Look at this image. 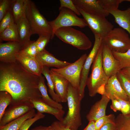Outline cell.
<instances>
[{
  "label": "cell",
  "instance_id": "9a60e30c",
  "mask_svg": "<svg viewBox=\"0 0 130 130\" xmlns=\"http://www.w3.org/2000/svg\"><path fill=\"white\" fill-rule=\"evenodd\" d=\"M22 47L19 42L0 43V62L10 63L16 61V55L21 51Z\"/></svg>",
  "mask_w": 130,
  "mask_h": 130
},
{
  "label": "cell",
  "instance_id": "30bf717a",
  "mask_svg": "<svg viewBox=\"0 0 130 130\" xmlns=\"http://www.w3.org/2000/svg\"><path fill=\"white\" fill-rule=\"evenodd\" d=\"M95 41L92 49L87 56L81 70L80 80L79 96L81 100L84 96V90L88 77L90 67L102 43V39L98 35H94Z\"/></svg>",
  "mask_w": 130,
  "mask_h": 130
},
{
  "label": "cell",
  "instance_id": "d6986e66",
  "mask_svg": "<svg viewBox=\"0 0 130 130\" xmlns=\"http://www.w3.org/2000/svg\"><path fill=\"white\" fill-rule=\"evenodd\" d=\"M34 108L41 113H46L54 116L59 121L62 122L65 113L63 109L53 107L45 102L42 98L30 100Z\"/></svg>",
  "mask_w": 130,
  "mask_h": 130
},
{
  "label": "cell",
  "instance_id": "ab89813d",
  "mask_svg": "<svg viewBox=\"0 0 130 130\" xmlns=\"http://www.w3.org/2000/svg\"><path fill=\"white\" fill-rule=\"evenodd\" d=\"M11 0H0V21L10 9Z\"/></svg>",
  "mask_w": 130,
  "mask_h": 130
},
{
  "label": "cell",
  "instance_id": "7bdbcfd3",
  "mask_svg": "<svg viewBox=\"0 0 130 130\" xmlns=\"http://www.w3.org/2000/svg\"><path fill=\"white\" fill-rule=\"evenodd\" d=\"M100 130H117L115 124L108 123L104 125Z\"/></svg>",
  "mask_w": 130,
  "mask_h": 130
},
{
  "label": "cell",
  "instance_id": "cb8c5ba5",
  "mask_svg": "<svg viewBox=\"0 0 130 130\" xmlns=\"http://www.w3.org/2000/svg\"><path fill=\"white\" fill-rule=\"evenodd\" d=\"M34 108L23 116L2 126L0 130H18L23 123L26 120L32 118L36 115Z\"/></svg>",
  "mask_w": 130,
  "mask_h": 130
},
{
  "label": "cell",
  "instance_id": "4dcf8cb0",
  "mask_svg": "<svg viewBox=\"0 0 130 130\" xmlns=\"http://www.w3.org/2000/svg\"><path fill=\"white\" fill-rule=\"evenodd\" d=\"M115 123L117 130H130V115L119 114L115 118Z\"/></svg>",
  "mask_w": 130,
  "mask_h": 130
},
{
  "label": "cell",
  "instance_id": "ee69618b",
  "mask_svg": "<svg viewBox=\"0 0 130 130\" xmlns=\"http://www.w3.org/2000/svg\"><path fill=\"white\" fill-rule=\"evenodd\" d=\"M95 122L94 121L89 122L88 125L85 128V130H96Z\"/></svg>",
  "mask_w": 130,
  "mask_h": 130
},
{
  "label": "cell",
  "instance_id": "f35d334b",
  "mask_svg": "<svg viewBox=\"0 0 130 130\" xmlns=\"http://www.w3.org/2000/svg\"><path fill=\"white\" fill-rule=\"evenodd\" d=\"M120 103L121 105V112L122 114L124 116L130 115V102L121 99L117 97H115Z\"/></svg>",
  "mask_w": 130,
  "mask_h": 130
},
{
  "label": "cell",
  "instance_id": "52a82bcc",
  "mask_svg": "<svg viewBox=\"0 0 130 130\" xmlns=\"http://www.w3.org/2000/svg\"><path fill=\"white\" fill-rule=\"evenodd\" d=\"M59 11V14L55 19L48 21L52 32L51 39L53 38L56 30L61 28L77 26L83 28L87 26L84 18L79 17L75 13L70 9L63 8Z\"/></svg>",
  "mask_w": 130,
  "mask_h": 130
},
{
  "label": "cell",
  "instance_id": "2e32d148",
  "mask_svg": "<svg viewBox=\"0 0 130 130\" xmlns=\"http://www.w3.org/2000/svg\"><path fill=\"white\" fill-rule=\"evenodd\" d=\"M110 99L116 98L115 97L128 101L129 98L123 89L116 74L110 77L104 87V93Z\"/></svg>",
  "mask_w": 130,
  "mask_h": 130
},
{
  "label": "cell",
  "instance_id": "e575fe53",
  "mask_svg": "<svg viewBox=\"0 0 130 130\" xmlns=\"http://www.w3.org/2000/svg\"><path fill=\"white\" fill-rule=\"evenodd\" d=\"M115 117L114 114L106 115L98 119L95 122L96 130H100L104 125L108 123L115 124Z\"/></svg>",
  "mask_w": 130,
  "mask_h": 130
},
{
  "label": "cell",
  "instance_id": "60d3db41",
  "mask_svg": "<svg viewBox=\"0 0 130 130\" xmlns=\"http://www.w3.org/2000/svg\"><path fill=\"white\" fill-rule=\"evenodd\" d=\"M51 125L54 130H71L69 128L64 125L59 121L53 122Z\"/></svg>",
  "mask_w": 130,
  "mask_h": 130
},
{
  "label": "cell",
  "instance_id": "4fadbf2b",
  "mask_svg": "<svg viewBox=\"0 0 130 130\" xmlns=\"http://www.w3.org/2000/svg\"><path fill=\"white\" fill-rule=\"evenodd\" d=\"M78 8L91 15L106 17L110 14L102 6L98 0H72Z\"/></svg>",
  "mask_w": 130,
  "mask_h": 130
},
{
  "label": "cell",
  "instance_id": "603a6c76",
  "mask_svg": "<svg viewBox=\"0 0 130 130\" xmlns=\"http://www.w3.org/2000/svg\"><path fill=\"white\" fill-rule=\"evenodd\" d=\"M38 88L41 94V98L45 102L55 108L63 109V106L60 103L55 101L49 96L45 83V78L42 75L39 77Z\"/></svg>",
  "mask_w": 130,
  "mask_h": 130
},
{
  "label": "cell",
  "instance_id": "7c38bea8",
  "mask_svg": "<svg viewBox=\"0 0 130 130\" xmlns=\"http://www.w3.org/2000/svg\"><path fill=\"white\" fill-rule=\"evenodd\" d=\"M102 63L105 73L109 78L121 70L119 61L113 56L111 50L103 43Z\"/></svg>",
  "mask_w": 130,
  "mask_h": 130
},
{
  "label": "cell",
  "instance_id": "c3c4849f",
  "mask_svg": "<svg viewBox=\"0 0 130 130\" xmlns=\"http://www.w3.org/2000/svg\"><path fill=\"white\" fill-rule=\"evenodd\" d=\"M125 1H127L130 2V0H125Z\"/></svg>",
  "mask_w": 130,
  "mask_h": 130
},
{
  "label": "cell",
  "instance_id": "b9f144b4",
  "mask_svg": "<svg viewBox=\"0 0 130 130\" xmlns=\"http://www.w3.org/2000/svg\"><path fill=\"white\" fill-rule=\"evenodd\" d=\"M111 104L110 107L111 109L114 112H116L117 111H121V105L120 103L116 98L111 100Z\"/></svg>",
  "mask_w": 130,
  "mask_h": 130
},
{
  "label": "cell",
  "instance_id": "9c48e42d",
  "mask_svg": "<svg viewBox=\"0 0 130 130\" xmlns=\"http://www.w3.org/2000/svg\"><path fill=\"white\" fill-rule=\"evenodd\" d=\"M78 9L94 35H98L103 39L114 28L113 25L106 17L90 15Z\"/></svg>",
  "mask_w": 130,
  "mask_h": 130
},
{
  "label": "cell",
  "instance_id": "44dd1931",
  "mask_svg": "<svg viewBox=\"0 0 130 130\" xmlns=\"http://www.w3.org/2000/svg\"><path fill=\"white\" fill-rule=\"evenodd\" d=\"M107 11L114 17L116 23L130 35V6L124 10L118 9Z\"/></svg>",
  "mask_w": 130,
  "mask_h": 130
},
{
  "label": "cell",
  "instance_id": "8992f818",
  "mask_svg": "<svg viewBox=\"0 0 130 130\" xmlns=\"http://www.w3.org/2000/svg\"><path fill=\"white\" fill-rule=\"evenodd\" d=\"M102 42L112 51L124 53L130 48V37L121 28H114L104 38Z\"/></svg>",
  "mask_w": 130,
  "mask_h": 130
},
{
  "label": "cell",
  "instance_id": "f546056e",
  "mask_svg": "<svg viewBox=\"0 0 130 130\" xmlns=\"http://www.w3.org/2000/svg\"><path fill=\"white\" fill-rule=\"evenodd\" d=\"M122 88L128 97L130 102V78L120 70L116 74Z\"/></svg>",
  "mask_w": 130,
  "mask_h": 130
},
{
  "label": "cell",
  "instance_id": "83f0119b",
  "mask_svg": "<svg viewBox=\"0 0 130 130\" xmlns=\"http://www.w3.org/2000/svg\"><path fill=\"white\" fill-rule=\"evenodd\" d=\"M12 100V96L9 93L6 91H0V120Z\"/></svg>",
  "mask_w": 130,
  "mask_h": 130
},
{
  "label": "cell",
  "instance_id": "e0dca14e",
  "mask_svg": "<svg viewBox=\"0 0 130 130\" xmlns=\"http://www.w3.org/2000/svg\"><path fill=\"white\" fill-rule=\"evenodd\" d=\"M110 99L105 95H102L101 99L96 102L91 107L86 117L89 122H95L106 115V110Z\"/></svg>",
  "mask_w": 130,
  "mask_h": 130
},
{
  "label": "cell",
  "instance_id": "836d02e7",
  "mask_svg": "<svg viewBox=\"0 0 130 130\" xmlns=\"http://www.w3.org/2000/svg\"><path fill=\"white\" fill-rule=\"evenodd\" d=\"M14 23V18L10 9L0 21V33Z\"/></svg>",
  "mask_w": 130,
  "mask_h": 130
},
{
  "label": "cell",
  "instance_id": "5b68a950",
  "mask_svg": "<svg viewBox=\"0 0 130 130\" xmlns=\"http://www.w3.org/2000/svg\"><path fill=\"white\" fill-rule=\"evenodd\" d=\"M55 35L65 43L80 50H87L92 46L91 41L84 33L72 27L59 28L55 32Z\"/></svg>",
  "mask_w": 130,
  "mask_h": 130
},
{
  "label": "cell",
  "instance_id": "74e56055",
  "mask_svg": "<svg viewBox=\"0 0 130 130\" xmlns=\"http://www.w3.org/2000/svg\"><path fill=\"white\" fill-rule=\"evenodd\" d=\"M51 38L49 37L40 36L35 41L38 53L45 49V48L49 42Z\"/></svg>",
  "mask_w": 130,
  "mask_h": 130
},
{
  "label": "cell",
  "instance_id": "ba28073f",
  "mask_svg": "<svg viewBox=\"0 0 130 130\" xmlns=\"http://www.w3.org/2000/svg\"><path fill=\"white\" fill-rule=\"evenodd\" d=\"M87 56L84 53L75 62L65 67L61 68H52L50 70L65 78L78 92L81 73Z\"/></svg>",
  "mask_w": 130,
  "mask_h": 130
},
{
  "label": "cell",
  "instance_id": "4316f807",
  "mask_svg": "<svg viewBox=\"0 0 130 130\" xmlns=\"http://www.w3.org/2000/svg\"><path fill=\"white\" fill-rule=\"evenodd\" d=\"M42 74L44 76L47 80L48 91L52 99L60 103L61 100L54 91L53 84L51 75L50 70L47 67L43 66Z\"/></svg>",
  "mask_w": 130,
  "mask_h": 130
},
{
  "label": "cell",
  "instance_id": "5bb4252c",
  "mask_svg": "<svg viewBox=\"0 0 130 130\" xmlns=\"http://www.w3.org/2000/svg\"><path fill=\"white\" fill-rule=\"evenodd\" d=\"M16 60L28 71L40 76L43 66L37 56L26 55L20 51L16 55Z\"/></svg>",
  "mask_w": 130,
  "mask_h": 130
},
{
  "label": "cell",
  "instance_id": "f1b7e54d",
  "mask_svg": "<svg viewBox=\"0 0 130 130\" xmlns=\"http://www.w3.org/2000/svg\"><path fill=\"white\" fill-rule=\"evenodd\" d=\"M112 52L115 58L120 62L121 70L130 66V48L124 53L112 51Z\"/></svg>",
  "mask_w": 130,
  "mask_h": 130
},
{
  "label": "cell",
  "instance_id": "1f68e13d",
  "mask_svg": "<svg viewBox=\"0 0 130 130\" xmlns=\"http://www.w3.org/2000/svg\"><path fill=\"white\" fill-rule=\"evenodd\" d=\"M20 51L28 55L35 57L38 54L35 41H30L24 45Z\"/></svg>",
  "mask_w": 130,
  "mask_h": 130
},
{
  "label": "cell",
  "instance_id": "d4e9b609",
  "mask_svg": "<svg viewBox=\"0 0 130 130\" xmlns=\"http://www.w3.org/2000/svg\"><path fill=\"white\" fill-rule=\"evenodd\" d=\"M19 42V33L16 24L14 23L0 33V41Z\"/></svg>",
  "mask_w": 130,
  "mask_h": 130
},
{
  "label": "cell",
  "instance_id": "681fc988",
  "mask_svg": "<svg viewBox=\"0 0 130 130\" xmlns=\"http://www.w3.org/2000/svg\"><path fill=\"white\" fill-rule=\"evenodd\" d=\"M85 130V128H84L83 130Z\"/></svg>",
  "mask_w": 130,
  "mask_h": 130
},
{
  "label": "cell",
  "instance_id": "3957f363",
  "mask_svg": "<svg viewBox=\"0 0 130 130\" xmlns=\"http://www.w3.org/2000/svg\"><path fill=\"white\" fill-rule=\"evenodd\" d=\"M25 12L32 34H37L39 36L51 38L52 30L48 21L40 13L33 2L30 0H25Z\"/></svg>",
  "mask_w": 130,
  "mask_h": 130
},
{
  "label": "cell",
  "instance_id": "d6a6232c",
  "mask_svg": "<svg viewBox=\"0 0 130 130\" xmlns=\"http://www.w3.org/2000/svg\"><path fill=\"white\" fill-rule=\"evenodd\" d=\"M102 7L107 11L118 9L119 4L125 0H98Z\"/></svg>",
  "mask_w": 130,
  "mask_h": 130
},
{
  "label": "cell",
  "instance_id": "7402d4cb",
  "mask_svg": "<svg viewBox=\"0 0 130 130\" xmlns=\"http://www.w3.org/2000/svg\"><path fill=\"white\" fill-rule=\"evenodd\" d=\"M15 23L19 33V42L23 46L31 41L30 37L32 35L31 28L25 15Z\"/></svg>",
  "mask_w": 130,
  "mask_h": 130
},
{
  "label": "cell",
  "instance_id": "ac0fdd59",
  "mask_svg": "<svg viewBox=\"0 0 130 130\" xmlns=\"http://www.w3.org/2000/svg\"><path fill=\"white\" fill-rule=\"evenodd\" d=\"M50 72L56 93L60 98L61 102H67L69 82L61 76L51 70Z\"/></svg>",
  "mask_w": 130,
  "mask_h": 130
},
{
  "label": "cell",
  "instance_id": "7dc6e473",
  "mask_svg": "<svg viewBox=\"0 0 130 130\" xmlns=\"http://www.w3.org/2000/svg\"><path fill=\"white\" fill-rule=\"evenodd\" d=\"M50 130H54L53 128L51 125L50 126Z\"/></svg>",
  "mask_w": 130,
  "mask_h": 130
},
{
  "label": "cell",
  "instance_id": "f6af8a7d",
  "mask_svg": "<svg viewBox=\"0 0 130 130\" xmlns=\"http://www.w3.org/2000/svg\"><path fill=\"white\" fill-rule=\"evenodd\" d=\"M50 126L46 127L40 125L32 128L31 130H50Z\"/></svg>",
  "mask_w": 130,
  "mask_h": 130
},
{
  "label": "cell",
  "instance_id": "484cf974",
  "mask_svg": "<svg viewBox=\"0 0 130 130\" xmlns=\"http://www.w3.org/2000/svg\"><path fill=\"white\" fill-rule=\"evenodd\" d=\"M25 0H11L10 9L14 17L15 23L25 15Z\"/></svg>",
  "mask_w": 130,
  "mask_h": 130
},
{
  "label": "cell",
  "instance_id": "bcb514c9",
  "mask_svg": "<svg viewBox=\"0 0 130 130\" xmlns=\"http://www.w3.org/2000/svg\"><path fill=\"white\" fill-rule=\"evenodd\" d=\"M120 70L124 74L130 78V66L123 68Z\"/></svg>",
  "mask_w": 130,
  "mask_h": 130
},
{
  "label": "cell",
  "instance_id": "8fae6325",
  "mask_svg": "<svg viewBox=\"0 0 130 130\" xmlns=\"http://www.w3.org/2000/svg\"><path fill=\"white\" fill-rule=\"evenodd\" d=\"M0 120V126H3L23 116L34 108L30 101L14 105H9Z\"/></svg>",
  "mask_w": 130,
  "mask_h": 130
},
{
  "label": "cell",
  "instance_id": "8d00e7d4",
  "mask_svg": "<svg viewBox=\"0 0 130 130\" xmlns=\"http://www.w3.org/2000/svg\"><path fill=\"white\" fill-rule=\"evenodd\" d=\"M59 1L60 5L59 8V10L63 8H65L72 11L78 15L80 16L81 15L72 0H60Z\"/></svg>",
  "mask_w": 130,
  "mask_h": 130
},
{
  "label": "cell",
  "instance_id": "ffe728a7",
  "mask_svg": "<svg viewBox=\"0 0 130 130\" xmlns=\"http://www.w3.org/2000/svg\"><path fill=\"white\" fill-rule=\"evenodd\" d=\"M43 66L48 68L54 67L61 68L70 64L71 63L60 60L46 49L39 53L37 56Z\"/></svg>",
  "mask_w": 130,
  "mask_h": 130
},
{
  "label": "cell",
  "instance_id": "6da1fadb",
  "mask_svg": "<svg viewBox=\"0 0 130 130\" xmlns=\"http://www.w3.org/2000/svg\"><path fill=\"white\" fill-rule=\"evenodd\" d=\"M39 77L28 71L17 60L0 62V91H6L11 95V105L41 98L38 88Z\"/></svg>",
  "mask_w": 130,
  "mask_h": 130
},
{
  "label": "cell",
  "instance_id": "277c9868",
  "mask_svg": "<svg viewBox=\"0 0 130 130\" xmlns=\"http://www.w3.org/2000/svg\"><path fill=\"white\" fill-rule=\"evenodd\" d=\"M81 101L78 91L69 83L67 97L68 111L61 122L71 130H77L82 124Z\"/></svg>",
  "mask_w": 130,
  "mask_h": 130
},
{
  "label": "cell",
  "instance_id": "7a4b0ae2",
  "mask_svg": "<svg viewBox=\"0 0 130 130\" xmlns=\"http://www.w3.org/2000/svg\"><path fill=\"white\" fill-rule=\"evenodd\" d=\"M102 43L91 66V72L88 78L86 85L89 95L93 97L97 93L101 95L104 94V87L109 77L104 70L102 63Z\"/></svg>",
  "mask_w": 130,
  "mask_h": 130
},
{
  "label": "cell",
  "instance_id": "d590c367",
  "mask_svg": "<svg viewBox=\"0 0 130 130\" xmlns=\"http://www.w3.org/2000/svg\"><path fill=\"white\" fill-rule=\"evenodd\" d=\"M45 115L38 111L33 117L25 121L22 124L18 130H28L30 126L35 122L45 117Z\"/></svg>",
  "mask_w": 130,
  "mask_h": 130
}]
</instances>
